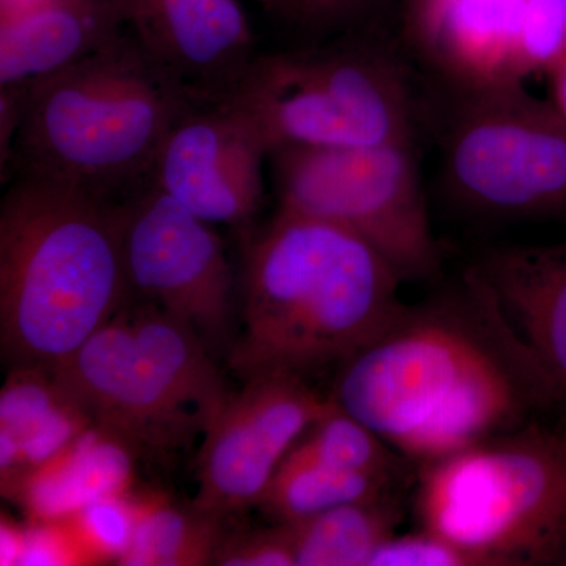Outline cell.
Returning <instances> with one entry per match:
<instances>
[{
  "label": "cell",
  "instance_id": "cell-1",
  "mask_svg": "<svg viewBox=\"0 0 566 566\" xmlns=\"http://www.w3.org/2000/svg\"><path fill=\"white\" fill-rule=\"evenodd\" d=\"M333 398L420 465L520 430L560 405L475 273L460 292L403 305L340 365Z\"/></svg>",
  "mask_w": 566,
  "mask_h": 566
},
{
  "label": "cell",
  "instance_id": "cell-2",
  "mask_svg": "<svg viewBox=\"0 0 566 566\" xmlns=\"http://www.w3.org/2000/svg\"><path fill=\"white\" fill-rule=\"evenodd\" d=\"M401 281L356 233L279 210L245 260L243 333L230 354L233 370L245 381L344 364L403 308Z\"/></svg>",
  "mask_w": 566,
  "mask_h": 566
},
{
  "label": "cell",
  "instance_id": "cell-3",
  "mask_svg": "<svg viewBox=\"0 0 566 566\" xmlns=\"http://www.w3.org/2000/svg\"><path fill=\"white\" fill-rule=\"evenodd\" d=\"M128 300L122 205L20 175L0 207L3 356L52 370Z\"/></svg>",
  "mask_w": 566,
  "mask_h": 566
},
{
  "label": "cell",
  "instance_id": "cell-4",
  "mask_svg": "<svg viewBox=\"0 0 566 566\" xmlns=\"http://www.w3.org/2000/svg\"><path fill=\"white\" fill-rule=\"evenodd\" d=\"M21 88L10 153L20 175L106 197L148 180L167 133L197 102L125 39Z\"/></svg>",
  "mask_w": 566,
  "mask_h": 566
},
{
  "label": "cell",
  "instance_id": "cell-5",
  "mask_svg": "<svg viewBox=\"0 0 566 566\" xmlns=\"http://www.w3.org/2000/svg\"><path fill=\"white\" fill-rule=\"evenodd\" d=\"M52 375L93 423L161 455L203 439L232 395L202 338L140 301H126Z\"/></svg>",
  "mask_w": 566,
  "mask_h": 566
},
{
  "label": "cell",
  "instance_id": "cell-6",
  "mask_svg": "<svg viewBox=\"0 0 566 566\" xmlns=\"http://www.w3.org/2000/svg\"><path fill=\"white\" fill-rule=\"evenodd\" d=\"M417 513L483 566L554 565L566 534V428L532 422L422 465Z\"/></svg>",
  "mask_w": 566,
  "mask_h": 566
},
{
  "label": "cell",
  "instance_id": "cell-7",
  "mask_svg": "<svg viewBox=\"0 0 566 566\" xmlns=\"http://www.w3.org/2000/svg\"><path fill=\"white\" fill-rule=\"evenodd\" d=\"M214 102L229 104L262 137L285 147H368L412 142L403 74L363 46L253 57Z\"/></svg>",
  "mask_w": 566,
  "mask_h": 566
},
{
  "label": "cell",
  "instance_id": "cell-8",
  "mask_svg": "<svg viewBox=\"0 0 566 566\" xmlns=\"http://www.w3.org/2000/svg\"><path fill=\"white\" fill-rule=\"evenodd\" d=\"M279 210L337 223L392 264L401 279L430 277L441 264L412 142L368 147H285L271 151Z\"/></svg>",
  "mask_w": 566,
  "mask_h": 566
},
{
  "label": "cell",
  "instance_id": "cell-9",
  "mask_svg": "<svg viewBox=\"0 0 566 566\" xmlns=\"http://www.w3.org/2000/svg\"><path fill=\"white\" fill-rule=\"evenodd\" d=\"M458 199L509 216L566 211V123L523 82L464 92L446 139Z\"/></svg>",
  "mask_w": 566,
  "mask_h": 566
},
{
  "label": "cell",
  "instance_id": "cell-10",
  "mask_svg": "<svg viewBox=\"0 0 566 566\" xmlns=\"http://www.w3.org/2000/svg\"><path fill=\"white\" fill-rule=\"evenodd\" d=\"M129 296L191 327L212 354L232 331L234 277L211 223L156 186L122 203Z\"/></svg>",
  "mask_w": 566,
  "mask_h": 566
},
{
  "label": "cell",
  "instance_id": "cell-11",
  "mask_svg": "<svg viewBox=\"0 0 566 566\" xmlns=\"http://www.w3.org/2000/svg\"><path fill=\"white\" fill-rule=\"evenodd\" d=\"M202 439L193 506L216 516L259 505L283 458L326 412L331 398L304 376L245 379Z\"/></svg>",
  "mask_w": 566,
  "mask_h": 566
},
{
  "label": "cell",
  "instance_id": "cell-12",
  "mask_svg": "<svg viewBox=\"0 0 566 566\" xmlns=\"http://www.w3.org/2000/svg\"><path fill=\"white\" fill-rule=\"evenodd\" d=\"M266 156L240 112L222 102H193L167 133L148 180L211 226H238L262 205Z\"/></svg>",
  "mask_w": 566,
  "mask_h": 566
},
{
  "label": "cell",
  "instance_id": "cell-13",
  "mask_svg": "<svg viewBox=\"0 0 566 566\" xmlns=\"http://www.w3.org/2000/svg\"><path fill=\"white\" fill-rule=\"evenodd\" d=\"M153 65L197 102H214L252 61V31L237 0H117Z\"/></svg>",
  "mask_w": 566,
  "mask_h": 566
},
{
  "label": "cell",
  "instance_id": "cell-14",
  "mask_svg": "<svg viewBox=\"0 0 566 566\" xmlns=\"http://www.w3.org/2000/svg\"><path fill=\"white\" fill-rule=\"evenodd\" d=\"M526 0H409L412 41L463 92L523 82Z\"/></svg>",
  "mask_w": 566,
  "mask_h": 566
},
{
  "label": "cell",
  "instance_id": "cell-15",
  "mask_svg": "<svg viewBox=\"0 0 566 566\" xmlns=\"http://www.w3.org/2000/svg\"><path fill=\"white\" fill-rule=\"evenodd\" d=\"M117 0H24L0 9V85L25 87L123 39Z\"/></svg>",
  "mask_w": 566,
  "mask_h": 566
},
{
  "label": "cell",
  "instance_id": "cell-16",
  "mask_svg": "<svg viewBox=\"0 0 566 566\" xmlns=\"http://www.w3.org/2000/svg\"><path fill=\"white\" fill-rule=\"evenodd\" d=\"M474 273L566 408V243L495 249Z\"/></svg>",
  "mask_w": 566,
  "mask_h": 566
},
{
  "label": "cell",
  "instance_id": "cell-17",
  "mask_svg": "<svg viewBox=\"0 0 566 566\" xmlns=\"http://www.w3.org/2000/svg\"><path fill=\"white\" fill-rule=\"evenodd\" d=\"M92 420L48 368L14 365L0 392V483L11 499L25 476L87 430Z\"/></svg>",
  "mask_w": 566,
  "mask_h": 566
},
{
  "label": "cell",
  "instance_id": "cell-18",
  "mask_svg": "<svg viewBox=\"0 0 566 566\" xmlns=\"http://www.w3.org/2000/svg\"><path fill=\"white\" fill-rule=\"evenodd\" d=\"M134 452L120 436L92 423L25 476L14 497L33 520H63L96 499L132 493Z\"/></svg>",
  "mask_w": 566,
  "mask_h": 566
},
{
  "label": "cell",
  "instance_id": "cell-19",
  "mask_svg": "<svg viewBox=\"0 0 566 566\" xmlns=\"http://www.w3.org/2000/svg\"><path fill=\"white\" fill-rule=\"evenodd\" d=\"M400 520V505L387 493L281 524L296 566H368L375 551L395 535Z\"/></svg>",
  "mask_w": 566,
  "mask_h": 566
},
{
  "label": "cell",
  "instance_id": "cell-20",
  "mask_svg": "<svg viewBox=\"0 0 566 566\" xmlns=\"http://www.w3.org/2000/svg\"><path fill=\"white\" fill-rule=\"evenodd\" d=\"M136 528L125 566H200L214 564L223 539L221 516L182 509L159 491L133 493Z\"/></svg>",
  "mask_w": 566,
  "mask_h": 566
},
{
  "label": "cell",
  "instance_id": "cell-21",
  "mask_svg": "<svg viewBox=\"0 0 566 566\" xmlns=\"http://www.w3.org/2000/svg\"><path fill=\"white\" fill-rule=\"evenodd\" d=\"M390 482L392 479L387 476L354 474L331 468L293 447L283 458L259 505L281 523H296L335 506L387 494Z\"/></svg>",
  "mask_w": 566,
  "mask_h": 566
},
{
  "label": "cell",
  "instance_id": "cell-22",
  "mask_svg": "<svg viewBox=\"0 0 566 566\" xmlns=\"http://www.w3.org/2000/svg\"><path fill=\"white\" fill-rule=\"evenodd\" d=\"M297 447L319 463L354 474L387 476L398 472L394 449L367 423L331 397L329 408Z\"/></svg>",
  "mask_w": 566,
  "mask_h": 566
},
{
  "label": "cell",
  "instance_id": "cell-23",
  "mask_svg": "<svg viewBox=\"0 0 566 566\" xmlns=\"http://www.w3.org/2000/svg\"><path fill=\"white\" fill-rule=\"evenodd\" d=\"M66 520L91 565L99 562L120 564L132 546L136 528L133 491L96 499Z\"/></svg>",
  "mask_w": 566,
  "mask_h": 566
},
{
  "label": "cell",
  "instance_id": "cell-24",
  "mask_svg": "<svg viewBox=\"0 0 566 566\" xmlns=\"http://www.w3.org/2000/svg\"><path fill=\"white\" fill-rule=\"evenodd\" d=\"M566 54V0H526L520 39L521 76L546 73Z\"/></svg>",
  "mask_w": 566,
  "mask_h": 566
},
{
  "label": "cell",
  "instance_id": "cell-25",
  "mask_svg": "<svg viewBox=\"0 0 566 566\" xmlns=\"http://www.w3.org/2000/svg\"><path fill=\"white\" fill-rule=\"evenodd\" d=\"M368 566H483V562L452 539L422 527L415 534L390 536Z\"/></svg>",
  "mask_w": 566,
  "mask_h": 566
},
{
  "label": "cell",
  "instance_id": "cell-26",
  "mask_svg": "<svg viewBox=\"0 0 566 566\" xmlns=\"http://www.w3.org/2000/svg\"><path fill=\"white\" fill-rule=\"evenodd\" d=\"M20 565H91L66 517L33 520L24 528Z\"/></svg>",
  "mask_w": 566,
  "mask_h": 566
},
{
  "label": "cell",
  "instance_id": "cell-27",
  "mask_svg": "<svg viewBox=\"0 0 566 566\" xmlns=\"http://www.w3.org/2000/svg\"><path fill=\"white\" fill-rule=\"evenodd\" d=\"M216 565L222 566H296L283 524L255 534L226 538L219 547Z\"/></svg>",
  "mask_w": 566,
  "mask_h": 566
},
{
  "label": "cell",
  "instance_id": "cell-28",
  "mask_svg": "<svg viewBox=\"0 0 566 566\" xmlns=\"http://www.w3.org/2000/svg\"><path fill=\"white\" fill-rule=\"evenodd\" d=\"M365 0H300L296 17L312 25H329L344 21L359 10Z\"/></svg>",
  "mask_w": 566,
  "mask_h": 566
},
{
  "label": "cell",
  "instance_id": "cell-29",
  "mask_svg": "<svg viewBox=\"0 0 566 566\" xmlns=\"http://www.w3.org/2000/svg\"><path fill=\"white\" fill-rule=\"evenodd\" d=\"M2 556H0V564L2 565H20L22 553V545H24V528L17 526L11 521L2 520Z\"/></svg>",
  "mask_w": 566,
  "mask_h": 566
},
{
  "label": "cell",
  "instance_id": "cell-30",
  "mask_svg": "<svg viewBox=\"0 0 566 566\" xmlns=\"http://www.w3.org/2000/svg\"><path fill=\"white\" fill-rule=\"evenodd\" d=\"M551 77V88H553V106L556 107L557 114L562 120L566 123V54L547 71Z\"/></svg>",
  "mask_w": 566,
  "mask_h": 566
},
{
  "label": "cell",
  "instance_id": "cell-31",
  "mask_svg": "<svg viewBox=\"0 0 566 566\" xmlns=\"http://www.w3.org/2000/svg\"><path fill=\"white\" fill-rule=\"evenodd\" d=\"M262 3L266 9L274 11H283L286 14H294L296 17L300 0H256Z\"/></svg>",
  "mask_w": 566,
  "mask_h": 566
},
{
  "label": "cell",
  "instance_id": "cell-32",
  "mask_svg": "<svg viewBox=\"0 0 566 566\" xmlns=\"http://www.w3.org/2000/svg\"><path fill=\"white\" fill-rule=\"evenodd\" d=\"M554 565H565L566 566V534L564 539H562V545L558 547L556 560H554Z\"/></svg>",
  "mask_w": 566,
  "mask_h": 566
},
{
  "label": "cell",
  "instance_id": "cell-33",
  "mask_svg": "<svg viewBox=\"0 0 566 566\" xmlns=\"http://www.w3.org/2000/svg\"><path fill=\"white\" fill-rule=\"evenodd\" d=\"M24 2V0H0V9H6V7L17 6V3Z\"/></svg>",
  "mask_w": 566,
  "mask_h": 566
}]
</instances>
